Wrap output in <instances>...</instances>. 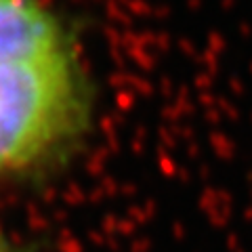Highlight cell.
<instances>
[{"label": "cell", "instance_id": "cell-2", "mask_svg": "<svg viewBox=\"0 0 252 252\" xmlns=\"http://www.w3.org/2000/svg\"><path fill=\"white\" fill-rule=\"evenodd\" d=\"M0 252H6L4 250V244H2V238H0Z\"/></svg>", "mask_w": 252, "mask_h": 252}, {"label": "cell", "instance_id": "cell-1", "mask_svg": "<svg viewBox=\"0 0 252 252\" xmlns=\"http://www.w3.org/2000/svg\"><path fill=\"white\" fill-rule=\"evenodd\" d=\"M84 74L40 0H0V172L46 162L82 130Z\"/></svg>", "mask_w": 252, "mask_h": 252}]
</instances>
